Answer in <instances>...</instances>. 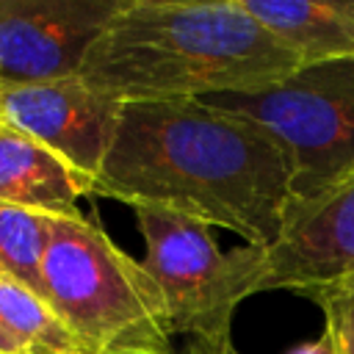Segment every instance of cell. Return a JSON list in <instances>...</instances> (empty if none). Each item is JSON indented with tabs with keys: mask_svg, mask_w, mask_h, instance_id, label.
Masks as SVG:
<instances>
[{
	"mask_svg": "<svg viewBox=\"0 0 354 354\" xmlns=\"http://www.w3.org/2000/svg\"><path fill=\"white\" fill-rule=\"evenodd\" d=\"M94 194L224 227L268 249L290 205V163L263 127L199 100L124 102Z\"/></svg>",
	"mask_w": 354,
	"mask_h": 354,
	"instance_id": "obj_1",
	"label": "cell"
},
{
	"mask_svg": "<svg viewBox=\"0 0 354 354\" xmlns=\"http://www.w3.org/2000/svg\"><path fill=\"white\" fill-rule=\"evenodd\" d=\"M243 0H124L77 77L122 102L257 91L299 69Z\"/></svg>",
	"mask_w": 354,
	"mask_h": 354,
	"instance_id": "obj_2",
	"label": "cell"
},
{
	"mask_svg": "<svg viewBox=\"0 0 354 354\" xmlns=\"http://www.w3.org/2000/svg\"><path fill=\"white\" fill-rule=\"evenodd\" d=\"M41 299L97 354L180 351L160 288L144 263L80 210L53 221Z\"/></svg>",
	"mask_w": 354,
	"mask_h": 354,
	"instance_id": "obj_3",
	"label": "cell"
},
{
	"mask_svg": "<svg viewBox=\"0 0 354 354\" xmlns=\"http://www.w3.org/2000/svg\"><path fill=\"white\" fill-rule=\"evenodd\" d=\"M199 102L263 127L279 144L290 163V202L354 180V58L304 64L257 91Z\"/></svg>",
	"mask_w": 354,
	"mask_h": 354,
	"instance_id": "obj_4",
	"label": "cell"
},
{
	"mask_svg": "<svg viewBox=\"0 0 354 354\" xmlns=\"http://www.w3.org/2000/svg\"><path fill=\"white\" fill-rule=\"evenodd\" d=\"M147 257L141 260L166 301L174 335L202 354L232 351V318L243 299L260 293L266 249L224 252L213 227L160 207H133Z\"/></svg>",
	"mask_w": 354,
	"mask_h": 354,
	"instance_id": "obj_5",
	"label": "cell"
},
{
	"mask_svg": "<svg viewBox=\"0 0 354 354\" xmlns=\"http://www.w3.org/2000/svg\"><path fill=\"white\" fill-rule=\"evenodd\" d=\"M124 0H0V86L77 77Z\"/></svg>",
	"mask_w": 354,
	"mask_h": 354,
	"instance_id": "obj_6",
	"label": "cell"
},
{
	"mask_svg": "<svg viewBox=\"0 0 354 354\" xmlns=\"http://www.w3.org/2000/svg\"><path fill=\"white\" fill-rule=\"evenodd\" d=\"M124 102L80 77L0 86V113L86 180H97Z\"/></svg>",
	"mask_w": 354,
	"mask_h": 354,
	"instance_id": "obj_7",
	"label": "cell"
},
{
	"mask_svg": "<svg viewBox=\"0 0 354 354\" xmlns=\"http://www.w3.org/2000/svg\"><path fill=\"white\" fill-rule=\"evenodd\" d=\"M346 282H354V180L288 205L282 232L266 249L260 293L290 290L315 299Z\"/></svg>",
	"mask_w": 354,
	"mask_h": 354,
	"instance_id": "obj_8",
	"label": "cell"
},
{
	"mask_svg": "<svg viewBox=\"0 0 354 354\" xmlns=\"http://www.w3.org/2000/svg\"><path fill=\"white\" fill-rule=\"evenodd\" d=\"M86 194H94L91 180L0 113V202L69 216Z\"/></svg>",
	"mask_w": 354,
	"mask_h": 354,
	"instance_id": "obj_9",
	"label": "cell"
},
{
	"mask_svg": "<svg viewBox=\"0 0 354 354\" xmlns=\"http://www.w3.org/2000/svg\"><path fill=\"white\" fill-rule=\"evenodd\" d=\"M299 64L354 58V0H243Z\"/></svg>",
	"mask_w": 354,
	"mask_h": 354,
	"instance_id": "obj_10",
	"label": "cell"
},
{
	"mask_svg": "<svg viewBox=\"0 0 354 354\" xmlns=\"http://www.w3.org/2000/svg\"><path fill=\"white\" fill-rule=\"evenodd\" d=\"M0 324L25 354H97L39 293L0 279Z\"/></svg>",
	"mask_w": 354,
	"mask_h": 354,
	"instance_id": "obj_11",
	"label": "cell"
},
{
	"mask_svg": "<svg viewBox=\"0 0 354 354\" xmlns=\"http://www.w3.org/2000/svg\"><path fill=\"white\" fill-rule=\"evenodd\" d=\"M55 216L0 202V279L41 296V263Z\"/></svg>",
	"mask_w": 354,
	"mask_h": 354,
	"instance_id": "obj_12",
	"label": "cell"
},
{
	"mask_svg": "<svg viewBox=\"0 0 354 354\" xmlns=\"http://www.w3.org/2000/svg\"><path fill=\"white\" fill-rule=\"evenodd\" d=\"M313 301L324 310V332L332 337L335 354H354V282L324 290Z\"/></svg>",
	"mask_w": 354,
	"mask_h": 354,
	"instance_id": "obj_13",
	"label": "cell"
},
{
	"mask_svg": "<svg viewBox=\"0 0 354 354\" xmlns=\"http://www.w3.org/2000/svg\"><path fill=\"white\" fill-rule=\"evenodd\" d=\"M188 346H191V343H188ZM196 351H199V348H196ZM199 354H202V351H199ZM227 354H238V351L232 348V351H227ZM288 354H335V346H332V337H329L326 332H321L315 340H307V343L290 348Z\"/></svg>",
	"mask_w": 354,
	"mask_h": 354,
	"instance_id": "obj_14",
	"label": "cell"
},
{
	"mask_svg": "<svg viewBox=\"0 0 354 354\" xmlns=\"http://www.w3.org/2000/svg\"><path fill=\"white\" fill-rule=\"evenodd\" d=\"M0 354H25V351L19 348V343L6 332L3 324H0Z\"/></svg>",
	"mask_w": 354,
	"mask_h": 354,
	"instance_id": "obj_15",
	"label": "cell"
},
{
	"mask_svg": "<svg viewBox=\"0 0 354 354\" xmlns=\"http://www.w3.org/2000/svg\"><path fill=\"white\" fill-rule=\"evenodd\" d=\"M177 354H199V351H196L194 346H188V343H183V348H180Z\"/></svg>",
	"mask_w": 354,
	"mask_h": 354,
	"instance_id": "obj_16",
	"label": "cell"
}]
</instances>
